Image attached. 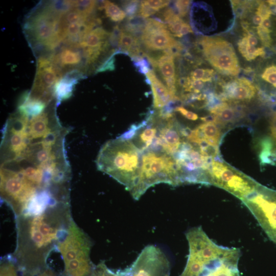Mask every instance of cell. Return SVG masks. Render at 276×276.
Wrapping results in <instances>:
<instances>
[{"label":"cell","instance_id":"obj_17","mask_svg":"<svg viewBox=\"0 0 276 276\" xmlns=\"http://www.w3.org/2000/svg\"><path fill=\"white\" fill-rule=\"evenodd\" d=\"M145 75L147 82L151 85L154 108L161 109L175 99L165 84L157 78L153 70H150Z\"/></svg>","mask_w":276,"mask_h":276},{"label":"cell","instance_id":"obj_13","mask_svg":"<svg viewBox=\"0 0 276 276\" xmlns=\"http://www.w3.org/2000/svg\"><path fill=\"white\" fill-rule=\"evenodd\" d=\"M222 91L215 95L221 101L236 103L248 101L256 95L257 90L253 84L246 78L234 79L222 86Z\"/></svg>","mask_w":276,"mask_h":276},{"label":"cell","instance_id":"obj_43","mask_svg":"<svg viewBox=\"0 0 276 276\" xmlns=\"http://www.w3.org/2000/svg\"><path fill=\"white\" fill-rule=\"evenodd\" d=\"M37 276H54V275L49 270H45L42 273H39Z\"/></svg>","mask_w":276,"mask_h":276},{"label":"cell","instance_id":"obj_6","mask_svg":"<svg viewBox=\"0 0 276 276\" xmlns=\"http://www.w3.org/2000/svg\"><path fill=\"white\" fill-rule=\"evenodd\" d=\"M91 242L72 220L66 234L58 245L66 276H89L94 267L90 260Z\"/></svg>","mask_w":276,"mask_h":276},{"label":"cell","instance_id":"obj_26","mask_svg":"<svg viewBox=\"0 0 276 276\" xmlns=\"http://www.w3.org/2000/svg\"><path fill=\"white\" fill-rule=\"evenodd\" d=\"M261 78L276 89V63L267 65L261 74Z\"/></svg>","mask_w":276,"mask_h":276},{"label":"cell","instance_id":"obj_42","mask_svg":"<svg viewBox=\"0 0 276 276\" xmlns=\"http://www.w3.org/2000/svg\"><path fill=\"white\" fill-rule=\"evenodd\" d=\"M268 5L271 14L275 15L276 14V5H269V4Z\"/></svg>","mask_w":276,"mask_h":276},{"label":"cell","instance_id":"obj_41","mask_svg":"<svg viewBox=\"0 0 276 276\" xmlns=\"http://www.w3.org/2000/svg\"><path fill=\"white\" fill-rule=\"evenodd\" d=\"M263 20L262 17L260 15L255 13L252 18V22L255 25L260 26Z\"/></svg>","mask_w":276,"mask_h":276},{"label":"cell","instance_id":"obj_20","mask_svg":"<svg viewBox=\"0 0 276 276\" xmlns=\"http://www.w3.org/2000/svg\"><path fill=\"white\" fill-rule=\"evenodd\" d=\"M239 259L227 260L203 276H241L238 267Z\"/></svg>","mask_w":276,"mask_h":276},{"label":"cell","instance_id":"obj_36","mask_svg":"<svg viewBox=\"0 0 276 276\" xmlns=\"http://www.w3.org/2000/svg\"><path fill=\"white\" fill-rule=\"evenodd\" d=\"M204 73V69L196 68L192 71L190 77L192 80H201Z\"/></svg>","mask_w":276,"mask_h":276},{"label":"cell","instance_id":"obj_9","mask_svg":"<svg viewBox=\"0 0 276 276\" xmlns=\"http://www.w3.org/2000/svg\"><path fill=\"white\" fill-rule=\"evenodd\" d=\"M205 59L220 73L237 76L240 67L232 44L218 37H202L199 40Z\"/></svg>","mask_w":276,"mask_h":276},{"label":"cell","instance_id":"obj_3","mask_svg":"<svg viewBox=\"0 0 276 276\" xmlns=\"http://www.w3.org/2000/svg\"><path fill=\"white\" fill-rule=\"evenodd\" d=\"M61 16L50 1L40 2L26 16L23 32L37 58L50 56L62 43Z\"/></svg>","mask_w":276,"mask_h":276},{"label":"cell","instance_id":"obj_27","mask_svg":"<svg viewBox=\"0 0 276 276\" xmlns=\"http://www.w3.org/2000/svg\"><path fill=\"white\" fill-rule=\"evenodd\" d=\"M133 65L137 71L141 74L146 75L150 70H152L151 66L148 59L145 56H135L131 57Z\"/></svg>","mask_w":276,"mask_h":276},{"label":"cell","instance_id":"obj_5","mask_svg":"<svg viewBox=\"0 0 276 276\" xmlns=\"http://www.w3.org/2000/svg\"><path fill=\"white\" fill-rule=\"evenodd\" d=\"M165 183L182 185L177 165L173 156L160 151L143 152L140 181L133 198L138 200L150 187Z\"/></svg>","mask_w":276,"mask_h":276},{"label":"cell","instance_id":"obj_37","mask_svg":"<svg viewBox=\"0 0 276 276\" xmlns=\"http://www.w3.org/2000/svg\"><path fill=\"white\" fill-rule=\"evenodd\" d=\"M214 73L215 72L212 69H204V75L201 81L203 82H212Z\"/></svg>","mask_w":276,"mask_h":276},{"label":"cell","instance_id":"obj_7","mask_svg":"<svg viewBox=\"0 0 276 276\" xmlns=\"http://www.w3.org/2000/svg\"><path fill=\"white\" fill-rule=\"evenodd\" d=\"M259 183L220 157L213 160L208 171L207 185L221 188L240 200L252 192Z\"/></svg>","mask_w":276,"mask_h":276},{"label":"cell","instance_id":"obj_32","mask_svg":"<svg viewBox=\"0 0 276 276\" xmlns=\"http://www.w3.org/2000/svg\"><path fill=\"white\" fill-rule=\"evenodd\" d=\"M157 11L150 7L146 4L144 1H141L140 7L138 15L145 18L156 13Z\"/></svg>","mask_w":276,"mask_h":276},{"label":"cell","instance_id":"obj_14","mask_svg":"<svg viewBox=\"0 0 276 276\" xmlns=\"http://www.w3.org/2000/svg\"><path fill=\"white\" fill-rule=\"evenodd\" d=\"M266 134L257 143L259 157L262 166L274 165L276 162V109L268 118Z\"/></svg>","mask_w":276,"mask_h":276},{"label":"cell","instance_id":"obj_8","mask_svg":"<svg viewBox=\"0 0 276 276\" xmlns=\"http://www.w3.org/2000/svg\"><path fill=\"white\" fill-rule=\"evenodd\" d=\"M241 201L270 240L276 244V191L259 183Z\"/></svg>","mask_w":276,"mask_h":276},{"label":"cell","instance_id":"obj_28","mask_svg":"<svg viewBox=\"0 0 276 276\" xmlns=\"http://www.w3.org/2000/svg\"><path fill=\"white\" fill-rule=\"evenodd\" d=\"M141 1H126L122 3V7L124 10L127 18L138 15Z\"/></svg>","mask_w":276,"mask_h":276},{"label":"cell","instance_id":"obj_12","mask_svg":"<svg viewBox=\"0 0 276 276\" xmlns=\"http://www.w3.org/2000/svg\"><path fill=\"white\" fill-rule=\"evenodd\" d=\"M49 57L62 71L64 75L78 71L86 75L87 73L83 50L79 47L61 44Z\"/></svg>","mask_w":276,"mask_h":276},{"label":"cell","instance_id":"obj_16","mask_svg":"<svg viewBox=\"0 0 276 276\" xmlns=\"http://www.w3.org/2000/svg\"><path fill=\"white\" fill-rule=\"evenodd\" d=\"M154 58L155 64L154 68L159 72L170 94L174 99L176 98L177 90L174 58L163 54Z\"/></svg>","mask_w":276,"mask_h":276},{"label":"cell","instance_id":"obj_31","mask_svg":"<svg viewBox=\"0 0 276 276\" xmlns=\"http://www.w3.org/2000/svg\"><path fill=\"white\" fill-rule=\"evenodd\" d=\"M190 4V1H176L173 2L174 7L171 8L179 17H183L187 14Z\"/></svg>","mask_w":276,"mask_h":276},{"label":"cell","instance_id":"obj_1","mask_svg":"<svg viewBox=\"0 0 276 276\" xmlns=\"http://www.w3.org/2000/svg\"><path fill=\"white\" fill-rule=\"evenodd\" d=\"M72 221L69 204L52 206L40 213L18 216L16 254L24 271L38 272L48 254L65 236Z\"/></svg>","mask_w":276,"mask_h":276},{"label":"cell","instance_id":"obj_45","mask_svg":"<svg viewBox=\"0 0 276 276\" xmlns=\"http://www.w3.org/2000/svg\"><path fill=\"white\" fill-rule=\"evenodd\" d=\"M18 276V275H17Z\"/></svg>","mask_w":276,"mask_h":276},{"label":"cell","instance_id":"obj_25","mask_svg":"<svg viewBox=\"0 0 276 276\" xmlns=\"http://www.w3.org/2000/svg\"><path fill=\"white\" fill-rule=\"evenodd\" d=\"M138 39L139 38L131 34L123 31L120 39L118 50H120L124 54L128 55L129 50Z\"/></svg>","mask_w":276,"mask_h":276},{"label":"cell","instance_id":"obj_18","mask_svg":"<svg viewBox=\"0 0 276 276\" xmlns=\"http://www.w3.org/2000/svg\"><path fill=\"white\" fill-rule=\"evenodd\" d=\"M86 76L83 73L74 71L66 73L56 84L54 96L57 105L70 98L78 81Z\"/></svg>","mask_w":276,"mask_h":276},{"label":"cell","instance_id":"obj_11","mask_svg":"<svg viewBox=\"0 0 276 276\" xmlns=\"http://www.w3.org/2000/svg\"><path fill=\"white\" fill-rule=\"evenodd\" d=\"M142 46L148 51L162 52L178 41L173 37L166 24L161 19H146V24L140 38Z\"/></svg>","mask_w":276,"mask_h":276},{"label":"cell","instance_id":"obj_30","mask_svg":"<svg viewBox=\"0 0 276 276\" xmlns=\"http://www.w3.org/2000/svg\"><path fill=\"white\" fill-rule=\"evenodd\" d=\"M257 32L262 44L266 47H270L272 43V39L270 33L272 31L267 29H265L261 26L257 27Z\"/></svg>","mask_w":276,"mask_h":276},{"label":"cell","instance_id":"obj_19","mask_svg":"<svg viewBox=\"0 0 276 276\" xmlns=\"http://www.w3.org/2000/svg\"><path fill=\"white\" fill-rule=\"evenodd\" d=\"M109 34L110 32L105 30L102 27H97L87 35L79 47L107 51L110 48L108 41Z\"/></svg>","mask_w":276,"mask_h":276},{"label":"cell","instance_id":"obj_24","mask_svg":"<svg viewBox=\"0 0 276 276\" xmlns=\"http://www.w3.org/2000/svg\"><path fill=\"white\" fill-rule=\"evenodd\" d=\"M104 10L106 17L113 22H121L126 16L124 11L117 5L109 1H105Z\"/></svg>","mask_w":276,"mask_h":276},{"label":"cell","instance_id":"obj_4","mask_svg":"<svg viewBox=\"0 0 276 276\" xmlns=\"http://www.w3.org/2000/svg\"><path fill=\"white\" fill-rule=\"evenodd\" d=\"M186 236L189 254L184 270L179 276H200L216 262L241 252L239 248L217 244L201 226L190 229Z\"/></svg>","mask_w":276,"mask_h":276},{"label":"cell","instance_id":"obj_23","mask_svg":"<svg viewBox=\"0 0 276 276\" xmlns=\"http://www.w3.org/2000/svg\"><path fill=\"white\" fill-rule=\"evenodd\" d=\"M146 24V19L139 15L127 18L123 27L121 28L123 31L131 34L140 39L144 30Z\"/></svg>","mask_w":276,"mask_h":276},{"label":"cell","instance_id":"obj_33","mask_svg":"<svg viewBox=\"0 0 276 276\" xmlns=\"http://www.w3.org/2000/svg\"><path fill=\"white\" fill-rule=\"evenodd\" d=\"M258 6L257 8V11L255 13L260 15L263 19L270 18L271 13L270 11L268 5L266 2H260L258 3Z\"/></svg>","mask_w":276,"mask_h":276},{"label":"cell","instance_id":"obj_2","mask_svg":"<svg viewBox=\"0 0 276 276\" xmlns=\"http://www.w3.org/2000/svg\"><path fill=\"white\" fill-rule=\"evenodd\" d=\"M143 154L131 141L118 137L101 148L97 167L124 186L132 196L140 181Z\"/></svg>","mask_w":276,"mask_h":276},{"label":"cell","instance_id":"obj_21","mask_svg":"<svg viewBox=\"0 0 276 276\" xmlns=\"http://www.w3.org/2000/svg\"><path fill=\"white\" fill-rule=\"evenodd\" d=\"M162 18L172 35L177 37L180 33L183 20L170 7H167L162 12Z\"/></svg>","mask_w":276,"mask_h":276},{"label":"cell","instance_id":"obj_34","mask_svg":"<svg viewBox=\"0 0 276 276\" xmlns=\"http://www.w3.org/2000/svg\"><path fill=\"white\" fill-rule=\"evenodd\" d=\"M145 3L153 9L158 11L160 9L167 7L170 4V1L148 0L144 1Z\"/></svg>","mask_w":276,"mask_h":276},{"label":"cell","instance_id":"obj_15","mask_svg":"<svg viewBox=\"0 0 276 276\" xmlns=\"http://www.w3.org/2000/svg\"><path fill=\"white\" fill-rule=\"evenodd\" d=\"M232 104L223 102L209 109L214 118V122L222 129L235 125L245 117L243 108Z\"/></svg>","mask_w":276,"mask_h":276},{"label":"cell","instance_id":"obj_39","mask_svg":"<svg viewBox=\"0 0 276 276\" xmlns=\"http://www.w3.org/2000/svg\"><path fill=\"white\" fill-rule=\"evenodd\" d=\"M245 35L246 36L248 43L251 46H255L258 44L257 38L250 32L245 33Z\"/></svg>","mask_w":276,"mask_h":276},{"label":"cell","instance_id":"obj_35","mask_svg":"<svg viewBox=\"0 0 276 276\" xmlns=\"http://www.w3.org/2000/svg\"><path fill=\"white\" fill-rule=\"evenodd\" d=\"M174 111L179 112L182 116L190 120L196 121L198 119L196 113L186 109L181 106L176 107Z\"/></svg>","mask_w":276,"mask_h":276},{"label":"cell","instance_id":"obj_40","mask_svg":"<svg viewBox=\"0 0 276 276\" xmlns=\"http://www.w3.org/2000/svg\"><path fill=\"white\" fill-rule=\"evenodd\" d=\"M260 26L265 29H269L272 32L271 29L272 21L270 18L263 19Z\"/></svg>","mask_w":276,"mask_h":276},{"label":"cell","instance_id":"obj_22","mask_svg":"<svg viewBox=\"0 0 276 276\" xmlns=\"http://www.w3.org/2000/svg\"><path fill=\"white\" fill-rule=\"evenodd\" d=\"M238 49L242 56L249 61L255 60L258 56L264 57L266 54L264 47L256 48L254 46L250 45L245 35L239 41Z\"/></svg>","mask_w":276,"mask_h":276},{"label":"cell","instance_id":"obj_29","mask_svg":"<svg viewBox=\"0 0 276 276\" xmlns=\"http://www.w3.org/2000/svg\"><path fill=\"white\" fill-rule=\"evenodd\" d=\"M89 276H120L119 270L113 271L108 268L103 262L94 267Z\"/></svg>","mask_w":276,"mask_h":276},{"label":"cell","instance_id":"obj_10","mask_svg":"<svg viewBox=\"0 0 276 276\" xmlns=\"http://www.w3.org/2000/svg\"><path fill=\"white\" fill-rule=\"evenodd\" d=\"M63 76L61 70L49 56L37 57L36 74L29 96L48 104L56 100L54 87Z\"/></svg>","mask_w":276,"mask_h":276},{"label":"cell","instance_id":"obj_38","mask_svg":"<svg viewBox=\"0 0 276 276\" xmlns=\"http://www.w3.org/2000/svg\"><path fill=\"white\" fill-rule=\"evenodd\" d=\"M192 32L193 31L190 26L188 23L185 22L182 25L181 31L179 34L178 37H181L183 35Z\"/></svg>","mask_w":276,"mask_h":276},{"label":"cell","instance_id":"obj_44","mask_svg":"<svg viewBox=\"0 0 276 276\" xmlns=\"http://www.w3.org/2000/svg\"><path fill=\"white\" fill-rule=\"evenodd\" d=\"M266 2L269 5H276V0L266 1Z\"/></svg>","mask_w":276,"mask_h":276}]
</instances>
